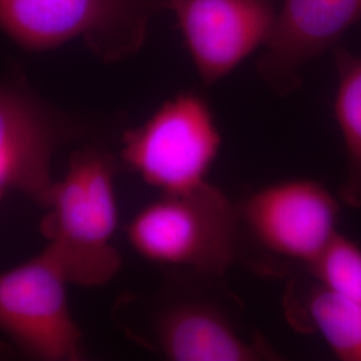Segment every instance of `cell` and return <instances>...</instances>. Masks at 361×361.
<instances>
[{
  "label": "cell",
  "instance_id": "1",
  "mask_svg": "<svg viewBox=\"0 0 361 361\" xmlns=\"http://www.w3.org/2000/svg\"><path fill=\"white\" fill-rule=\"evenodd\" d=\"M149 295L122 297L114 317L122 332L170 361L279 360L269 340L246 323L226 276L168 269Z\"/></svg>",
  "mask_w": 361,
  "mask_h": 361
},
{
  "label": "cell",
  "instance_id": "2",
  "mask_svg": "<svg viewBox=\"0 0 361 361\" xmlns=\"http://www.w3.org/2000/svg\"><path fill=\"white\" fill-rule=\"evenodd\" d=\"M116 170L114 155L89 143L73 153L63 180H55L40 231L70 284L104 286L122 268L114 244Z\"/></svg>",
  "mask_w": 361,
  "mask_h": 361
},
{
  "label": "cell",
  "instance_id": "3",
  "mask_svg": "<svg viewBox=\"0 0 361 361\" xmlns=\"http://www.w3.org/2000/svg\"><path fill=\"white\" fill-rule=\"evenodd\" d=\"M341 200L320 182L280 180L237 205V259L268 276L310 271L338 231Z\"/></svg>",
  "mask_w": 361,
  "mask_h": 361
},
{
  "label": "cell",
  "instance_id": "4",
  "mask_svg": "<svg viewBox=\"0 0 361 361\" xmlns=\"http://www.w3.org/2000/svg\"><path fill=\"white\" fill-rule=\"evenodd\" d=\"M126 235L150 262L226 276L237 261V205L210 182L189 192L161 193L133 217Z\"/></svg>",
  "mask_w": 361,
  "mask_h": 361
},
{
  "label": "cell",
  "instance_id": "5",
  "mask_svg": "<svg viewBox=\"0 0 361 361\" xmlns=\"http://www.w3.org/2000/svg\"><path fill=\"white\" fill-rule=\"evenodd\" d=\"M164 0H0V31L20 47L43 51L80 38L104 62L141 49Z\"/></svg>",
  "mask_w": 361,
  "mask_h": 361
},
{
  "label": "cell",
  "instance_id": "6",
  "mask_svg": "<svg viewBox=\"0 0 361 361\" xmlns=\"http://www.w3.org/2000/svg\"><path fill=\"white\" fill-rule=\"evenodd\" d=\"M221 145L207 101L185 91L123 134L119 159L159 193H182L209 182Z\"/></svg>",
  "mask_w": 361,
  "mask_h": 361
},
{
  "label": "cell",
  "instance_id": "7",
  "mask_svg": "<svg viewBox=\"0 0 361 361\" xmlns=\"http://www.w3.org/2000/svg\"><path fill=\"white\" fill-rule=\"evenodd\" d=\"M68 284L46 247L37 257L0 273V332L27 357L85 359L82 332L68 307Z\"/></svg>",
  "mask_w": 361,
  "mask_h": 361
},
{
  "label": "cell",
  "instance_id": "8",
  "mask_svg": "<svg viewBox=\"0 0 361 361\" xmlns=\"http://www.w3.org/2000/svg\"><path fill=\"white\" fill-rule=\"evenodd\" d=\"M80 129L61 111L18 85L0 83V201L10 192L49 205L52 157Z\"/></svg>",
  "mask_w": 361,
  "mask_h": 361
},
{
  "label": "cell",
  "instance_id": "9",
  "mask_svg": "<svg viewBox=\"0 0 361 361\" xmlns=\"http://www.w3.org/2000/svg\"><path fill=\"white\" fill-rule=\"evenodd\" d=\"M164 8L176 15L207 86L229 75L265 46L279 15L271 0H164Z\"/></svg>",
  "mask_w": 361,
  "mask_h": 361
},
{
  "label": "cell",
  "instance_id": "10",
  "mask_svg": "<svg viewBox=\"0 0 361 361\" xmlns=\"http://www.w3.org/2000/svg\"><path fill=\"white\" fill-rule=\"evenodd\" d=\"M361 20V0H283L258 74L277 95L301 86L300 71L310 59L336 49Z\"/></svg>",
  "mask_w": 361,
  "mask_h": 361
},
{
  "label": "cell",
  "instance_id": "11",
  "mask_svg": "<svg viewBox=\"0 0 361 361\" xmlns=\"http://www.w3.org/2000/svg\"><path fill=\"white\" fill-rule=\"evenodd\" d=\"M284 312L298 332L316 334L338 360L361 361V304L320 284L308 273L289 277Z\"/></svg>",
  "mask_w": 361,
  "mask_h": 361
},
{
  "label": "cell",
  "instance_id": "12",
  "mask_svg": "<svg viewBox=\"0 0 361 361\" xmlns=\"http://www.w3.org/2000/svg\"><path fill=\"white\" fill-rule=\"evenodd\" d=\"M338 74L335 116L345 149V176L338 198L344 205L361 210V55L336 47Z\"/></svg>",
  "mask_w": 361,
  "mask_h": 361
},
{
  "label": "cell",
  "instance_id": "13",
  "mask_svg": "<svg viewBox=\"0 0 361 361\" xmlns=\"http://www.w3.org/2000/svg\"><path fill=\"white\" fill-rule=\"evenodd\" d=\"M305 273L336 293L361 304V246L345 234L337 233Z\"/></svg>",
  "mask_w": 361,
  "mask_h": 361
}]
</instances>
